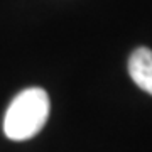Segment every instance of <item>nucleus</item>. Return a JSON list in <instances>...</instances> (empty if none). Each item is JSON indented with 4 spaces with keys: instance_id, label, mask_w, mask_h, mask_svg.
<instances>
[{
    "instance_id": "nucleus-2",
    "label": "nucleus",
    "mask_w": 152,
    "mask_h": 152,
    "mask_svg": "<svg viewBox=\"0 0 152 152\" xmlns=\"http://www.w3.org/2000/svg\"><path fill=\"white\" fill-rule=\"evenodd\" d=\"M129 73L137 86L152 95V51L139 48L129 59Z\"/></svg>"
},
{
    "instance_id": "nucleus-1",
    "label": "nucleus",
    "mask_w": 152,
    "mask_h": 152,
    "mask_svg": "<svg viewBox=\"0 0 152 152\" xmlns=\"http://www.w3.org/2000/svg\"><path fill=\"white\" fill-rule=\"evenodd\" d=\"M49 107V96L42 88H27L20 91L5 112V135L17 142L37 135L48 122Z\"/></svg>"
}]
</instances>
